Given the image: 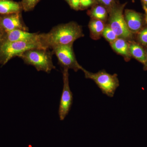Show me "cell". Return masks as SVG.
<instances>
[{
    "instance_id": "13",
    "label": "cell",
    "mask_w": 147,
    "mask_h": 147,
    "mask_svg": "<svg viewBox=\"0 0 147 147\" xmlns=\"http://www.w3.org/2000/svg\"><path fill=\"white\" fill-rule=\"evenodd\" d=\"M105 27L103 21L92 19L89 24V28L92 38L94 39H99L102 34Z\"/></svg>"
},
{
    "instance_id": "26",
    "label": "cell",
    "mask_w": 147,
    "mask_h": 147,
    "mask_svg": "<svg viewBox=\"0 0 147 147\" xmlns=\"http://www.w3.org/2000/svg\"><path fill=\"white\" fill-rule=\"evenodd\" d=\"M67 2V3H68L69 1V0H65Z\"/></svg>"
},
{
    "instance_id": "14",
    "label": "cell",
    "mask_w": 147,
    "mask_h": 147,
    "mask_svg": "<svg viewBox=\"0 0 147 147\" xmlns=\"http://www.w3.org/2000/svg\"><path fill=\"white\" fill-rule=\"evenodd\" d=\"M129 50L130 55L144 66L146 65L147 62L146 55L141 46L137 43H131L129 45Z\"/></svg>"
},
{
    "instance_id": "15",
    "label": "cell",
    "mask_w": 147,
    "mask_h": 147,
    "mask_svg": "<svg viewBox=\"0 0 147 147\" xmlns=\"http://www.w3.org/2000/svg\"><path fill=\"white\" fill-rule=\"evenodd\" d=\"M89 15L92 19H97L105 22L108 16L107 10L104 6H95L89 11Z\"/></svg>"
},
{
    "instance_id": "20",
    "label": "cell",
    "mask_w": 147,
    "mask_h": 147,
    "mask_svg": "<svg viewBox=\"0 0 147 147\" xmlns=\"http://www.w3.org/2000/svg\"><path fill=\"white\" fill-rule=\"evenodd\" d=\"M68 3L71 8L74 10L80 9V0H69Z\"/></svg>"
},
{
    "instance_id": "17",
    "label": "cell",
    "mask_w": 147,
    "mask_h": 147,
    "mask_svg": "<svg viewBox=\"0 0 147 147\" xmlns=\"http://www.w3.org/2000/svg\"><path fill=\"white\" fill-rule=\"evenodd\" d=\"M102 35L108 42H112L118 38L115 33L110 28L109 26H106L104 28Z\"/></svg>"
},
{
    "instance_id": "11",
    "label": "cell",
    "mask_w": 147,
    "mask_h": 147,
    "mask_svg": "<svg viewBox=\"0 0 147 147\" xmlns=\"http://www.w3.org/2000/svg\"><path fill=\"white\" fill-rule=\"evenodd\" d=\"M22 11L21 2L13 0H0V15L21 13Z\"/></svg>"
},
{
    "instance_id": "4",
    "label": "cell",
    "mask_w": 147,
    "mask_h": 147,
    "mask_svg": "<svg viewBox=\"0 0 147 147\" xmlns=\"http://www.w3.org/2000/svg\"><path fill=\"white\" fill-rule=\"evenodd\" d=\"M82 71L85 74V77L93 81L103 94L110 97L114 96L116 90L119 86L117 74H110L105 70L92 73L84 68Z\"/></svg>"
},
{
    "instance_id": "8",
    "label": "cell",
    "mask_w": 147,
    "mask_h": 147,
    "mask_svg": "<svg viewBox=\"0 0 147 147\" xmlns=\"http://www.w3.org/2000/svg\"><path fill=\"white\" fill-rule=\"evenodd\" d=\"M18 41L40 42H42V34L30 33L28 31L20 30H14L5 32H3L1 42Z\"/></svg>"
},
{
    "instance_id": "9",
    "label": "cell",
    "mask_w": 147,
    "mask_h": 147,
    "mask_svg": "<svg viewBox=\"0 0 147 147\" xmlns=\"http://www.w3.org/2000/svg\"><path fill=\"white\" fill-rule=\"evenodd\" d=\"M0 28L4 32L16 30H29L24 23L21 13L0 15Z\"/></svg>"
},
{
    "instance_id": "24",
    "label": "cell",
    "mask_w": 147,
    "mask_h": 147,
    "mask_svg": "<svg viewBox=\"0 0 147 147\" xmlns=\"http://www.w3.org/2000/svg\"><path fill=\"white\" fill-rule=\"evenodd\" d=\"M142 1L144 4V5L147 7V0H142Z\"/></svg>"
},
{
    "instance_id": "5",
    "label": "cell",
    "mask_w": 147,
    "mask_h": 147,
    "mask_svg": "<svg viewBox=\"0 0 147 147\" xmlns=\"http://www.w3.org/2000/svg\"><path fill=\"white\" fill-rule=\"evenodd\" d=\"M126 3L113 6L110 9L108 26L115 33L118 38L126 40L132 36L125 22L123 10Z\"/></svg>"
},
{
    "instance_id": "19",
    "label": "cell",
    "mask_w": 147,
    "mask_h": 147,
    "mask_svg": "<svg viewBox=\"0 0 147 147\" xmlns=\"http://www.w3.org/2000/svg\"><path fill=\"white\" fill-rule=\"evenodd\" d=\"M98 1L100 3L102 4V5L108 7L109 9L115 5V0H98Z\"/></svg>"
},
{
    "instance_id": "16",
    "label": "cell",
    "mask_w": 147,
    "mask_h": 147,
    "mask_svg": "<svg viewBox=\"0 0 147 147\" xmlns=\"http://www.w3.org/2000/svg\"><path fill=\"white\" fill-rule=\"evenodd\" d=\"M41 0H21V3L24 11H31L33 10L36 6Z\"/></svg>"
},
{
    "instance_id": "18",
    "label": "cell",
    "mask_w": 147,
    "mask_h": 147,
    "mask_svg": "<svg viewBox=\"0 0 147 147\" xmlns=\"http://www.w3.org/2000/svg\"><path fill=\"white\" fill-rule=\"evenodd\" d=\"M139 38L143 45H147V28L140 32L139 35Z\"/></svg>"
},
{
    "instance_id": "12",
    "label": "cell",
    "mask_w": 147,
    "mask_h": 147,
    "mask_svg": "<svg viewBox=\"0 0 147 147\" xmlns=\"http://www.w3.org/2000/svg\"><path fill=\"white\" fill-rule=\"evenodd\" d=\"M112 48L116 53L123 56L125 59L128 60L130 58L129 45L126 40L118 38L115 41L110 43Z\"/></svg>"
},
{
    "instance_id": "1",
    "label": "cell",
    "mask_w": 147,
    "mask_h": 147,
    "mask_svg": "<svg viewBox=\"0 0 147 147\" xmlns=\"http://www.w3.org/2000/svg\"><path fill=\"white\" fill-rule=\"evenodd\" d=\"M81 26L75 22L61 24L53 27L47 33L42 34V42L45 48L53 49L61 45H73V42L84 37Z\"/></svg>"
},
{
    "instance_id": "7",
    "label": "cell",
    "mask_w": 147,
    "mask_h": 147,
    "mask_svg": "<svg viewBox=\"0 0 147 147\" xmlns=\"http://www.w3.org/2000/svg\"><path fill=\"white\" fill-rule=\"evenodd\" d=\"M68 69L63 68V86L59 109V115L61 121L63 120L69 113L73 102V94L70 90Z\"/></svg>"
},
{
    "instance_id": "6",
    "label": "cell",
    "mask_w": 147,
    "mask_h": 147,
    "mask_svg": "<svg viewBox=\"0 0 147 147\" xmlns=\"http://www.w3.org/2000/svg\"><path fill=\"white\" fill-rule=\"evenodd\" d=\"M72 45L57 46L52 49V52L57 56L59 63L63 68L72 69L75 71L82 70L84 68L76 60Z\"/></svg>"
},
{
    "instance_id": "10",
    "label": "cell",
    "mask_w": 147,
    "mask_h": 147,
    "mask_svg": "<svg viewBox=\"0 0 147 147\" xmlns=\"http://www.w3.org/2000/svg\"><path fill=\"white\" fill-rule=\"evenodd\" d=\"M125 19L129 29L132 32H137L141 28L142 25V16L136 11L126 9L124 13Z\"/></svg>"
},
{
    "instance_id": "21",
    "label": "cell",
    "mask_w": 147,
    "mask_h": 147,
    "mask_svg": "<svg viewBox=\"0 0 147 147\" xmlns=\"http://www.w3.org/2000/svg\"><path fill=\"white\" fill-rule=\"evenodd\" d=\"M93 3L94 0H80V9L88 8Z\"/></svg>"
},
{
    "instance_id": "2",
    "label": "cell",
    "mask_w": 147,
    "mask_h": 147,
    "mask_svg": "<svg viewBox=\"0 0 147 147\" xmlns=\"http://www.w3.org/2000/svg\"><path fill=\"white\" fill-rule=\"evenodd\" d=\"M50 49L34 48L25 51L19 56L25 63L34 66L38 71L50 73L56 67L53 64V52Z\"/></svg>"
},
{
    "instance_id": "23",
    "label": "cell",
    "mask_w": 147,
    "mask_h": 147,
    "mask_svg": "<svg viewBox=\"0 0 147 147\" xmlns=\"http://www.w3.org/2000/svg\"><path fill=\"white\" fill-rule=\"evenodd\" d=\"M3 34V31L0 28V43H1V41L2 38Z\"/></svg>"
},
{
    "instance_id": "25",
    "label": "cell",
    "mask_w": 147,
    "mask_h": 147,
    "mask_svg": "<svg viewBox=\"0 0 147 147\" xmlns=\"http://www.w3.org/2000/svg\"><path fill=\"white\" fill-rule=\"evenodd\" d=\"M146 57H147V62L146 63V65L144 66V69H147V50L146 52Z\"/></svg>"
},
{
    "instance_id": "3",
    "label": "cell",
    "mask_w": 147,
    "mask_h": 147,
    "mask_svg": "<svg viewBox=\"0 0 147 147\" xmlns=\"http://www.w3.org/2000/svg\"><path fill=\"white\" fill-rule=\"evenodd\" d=\"M37 48L46 49L40 42H1L0 64L4 65L12 58L19 57L27 50Z\"/></svg>"
},
{
    "instance_id": "22",
    "label": "cell",
    "mask_w": 147,
    "mask_h": 147,
    "mask_svg": "<svg viewBox=\"0 0 147 147\" xmlns=\"http://www.w3.org/2000/svg\"><path fill=\"white\" fill-rule=\"evenodd\" d=\"M144 9L145 11V12H146V21L147 23V7L144 5Z\"/></svg>"
}]
</instances>
